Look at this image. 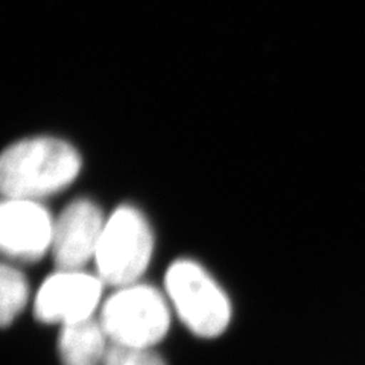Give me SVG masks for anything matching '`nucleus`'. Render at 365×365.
Wrapping results in <instances>:
<instances>
[{
  "instance_id": "nucleus-1",
  "label": "nucleus",
  "mask_w": 365,
  "mask_h": 365,
  "mask_svg": "<svg viewBox=\"0 0 365 365\" xmlns=\"http://www.w3.org/2000/svg\"><path fill=\"white\" fill-rule=\"evenodd\" d=\"M81 169L72 145L53 137H34L6 148L0 162V186L9 200L51 197L66 189Z\"/></svg>"
},
{
  "instance_id": "nucleus-2",
  "label": "nucleus",
  "mask_w": 365,
  "mask_h": 365,
  "mask_svg": "<svg viewBox=\"0 0 365 365\" xmlns=\"http://www.w3.org/2000/svg\"><path fill=\"white\" fill-rule=\"evenodd\" d=\"M154 239L145 216L128 205L119 207L106 222L96 265L99 279L111 287H130L150 265Z\"/></svg>"
},
{
  "instance_id": "nucleus-3",
  "label": "nucleus",
  "mask_w": 365,
  "mask_h": 365,
  "mask_svg": "<svg viewBox=\"0 0 365 365\" xmlns=\"http://www.w3.org/2000/svg\"><path fill=\"white\" fill-rule=\"evenodd\" d=\"M165 283L180 318L193 334L215 338L227 329L232 314L227 295L195 262L177 260Z\"/></svg>"
},
{
  "instance_id": "nucleus-4",
  "label": "nucleus",
  "mask_w": 365,
  "mask_h": 365,
  "mask_svg": "<svg viewBox=\"0 0 365 365\" xmlns=\"http://www.w3.org/2000/svg\"><path fill=\"white\" fill-rule=\"evenodd\" d=\"M99 322L114 344L151 347L168 334L169 311L157 289L130 284L106 302Z\"/></svg>"
},
{
  "instance_id": "nucleus-5",
  "label": "nucleus",
  "mask_w": 365,
  "mask_h": 365,
  "mask_svg": "<svg viewBox=\"0 0 365 365\" xmlns=\"http://www.w3.org/2000/svg\"><path fill=\"white\" fill-rule=\"evenodd\" d=\"M102 282L83 271H58L38 291L34 314L41 323L72 324L91 318L101 299Z\"/></svg>"
},
{
  "instance_id": "nucleus-6",
  "label": "nucleus",
  "mask_w": 365,
  "mask_h": 365,
  "mask_svg": "<svg viewBox=\"0 0 365 365\" xmlns=\"http://www.w3.org/2000/svg\"><path fill=\"white\" fill-rule=\"evenodd\" d=\"M106 221L101 209L88 200L71 202L53 224L52 255L60 271H81L96 256Z\"/></svg>"
},
{
  "instance_id": "nucleus-7",
  "label": "nucleus",
  "mask_w": 365,
  "mask_h": 365,
  "mask_svg": "<svg viewBox=\"0 0 365 365\" xmlns=\"http://www.w3.org/2000/svg\"><path fill=\"white\" fill-rule=\"evenodd\" d=\"M53 224L49 212L32 200L6 198L0 210V245L20 262H37L52 247Z\"/></svg>"
},
{
  "instance_id": "nucleus-8",
  "label": "nucleus",
  "mask_w": 365,
  "mask_h": 365,
  "mask_svg": "<svg viewBox=\"0 0 365 365\" xmlns=\"http://www.w3.org/2000/svg\"><path fill=\"white\" fill-rule=\"evenodd\" d=\"M107 334L93 318L63 326L58 351L63 365H102L107 353Z\"/></svg>"
},
{
  "instance_id": "nucleus-9",
  "label": "nucleus",
  "mask_w": 365,
  "mask_h": 365,
  "mask_svg": "<svg viewBox=\"0 0 365 365\" xmlns=\"http://www.w3.org/2000/svg\"><path fill=\"white\" fill-rule=\"evenodd\" d=\"M0 284H2V302H0V322L6 327L14 322V318L21 312L28 300V282L23 274L13 268L4 265L2 276H0Z\"/></svg>"
},
{
  "instance_id": "nucleus-10",
  "label": "nucleus",
  "mask_w": 365,
  "mask_h": 365,
  "mask_svg": "<svg viewBox=\"0 0 365 365\" xmlns=\"http://www.w3.org/2000/svg\"><path fill=\"white\" fill-rule=\"evenodd\" d=\"M102 365H166L150 347H133L111 344L107 349Z\"/></svg>"
}]
</instances>
